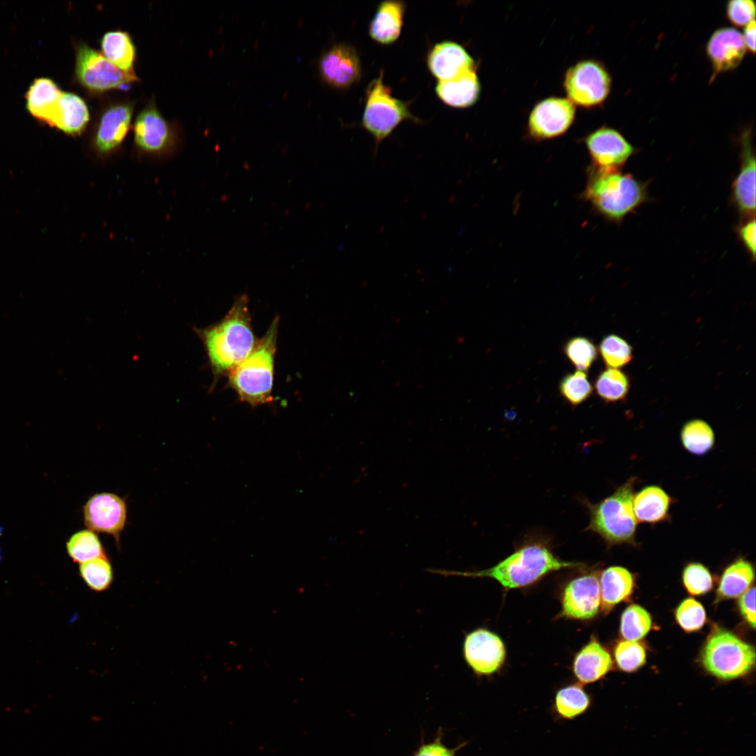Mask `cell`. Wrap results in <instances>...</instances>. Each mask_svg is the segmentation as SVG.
<instances>
[{
	"label": "cell",
	"instance_id": "9",
	"mask_svg": "<svg viewBox=\"0 0 756 756\" xmlns=\"http://www.w3.org/2000/svg\"><path fill=\"white\" fill-rule=\"evenodd\" d=\"M75 74L81 85L94 92L123 87L138 80L134 71L121 70L84 43L76 50Z\"/></svg>",
	"mask_w": 756,
	"mask_h": 756
},
{
	"label": "cell",
	"instance_id": "35",
	"mask_svg": "<svg viewBox=\"0 0 756 756\" xmlns=\"http://www.w3.org/2000/svg\"><path fill=\"white\" fill-rule=\"evenodd\" d=\"M650 613L638 604H631L623 612L620 621V634L626 640L638 641L644 638L652 627Z\"/></svg>",
	"mask_w": 756,
	"mask_h": 756
},
{
	"label": "cell",
	"instance_id": "36",
	"mask_svg": "<svg viewBox=\"0 0 756 756\" xmlns=\"http://www.w3.org/2000/svg\"><path fill=\"white\" fill-rule=\"evenodd\" d=\"M598 349L604 363L609 368H622L633 358L631 346L626 340L617 335L611 334L604 337Z\"/></svg>",
	"mask_w": 756,
	"mask_h": 756
},
{
	"label": "cell",
	"instance_id": "4",
	"mask_svg": "<svg viewBox=\"0 0 756 756\" xmlns=\"http://www.w3.org/2000/svg\"><path fill=\"white\" fill-rule=\"evenodd\" d=\"M582 197L606 219L621 222L648 200L646 185L620 170L588 169Z\"/></svg>",
	"mask_w": 756,
	"mask_h": 756
},
{
	"label": "cell",
	"instance_id": "22",
	"mask_svg": "<svg viewBox=\"0 0 756 756\" xmlns=\"http://www.w3.org/2000/svg\"><path fill=\"white\" fill-rule=\"evenodd\" d=\"M612 668L609 652L595 638H592L576 654L573 670L581 684L594 682L604 677Z\"/></svg>",
	"mask_w": 756,
	"mask_h": 756
},
{
	"label": "cell",
	"instance_id": "19",
	"mask_svg": "<svg viewBox=\"0 0 756 756\" xmlns=\"http://www.w3.org/2000/svg\"><path fill=\"white\" fill-rule=\"evenodd\" d=\"M132 112L130 103H118L106 108L93 136V145L98 153H110L121 144L129 130Z\"/></svg>",
	"mask_w": 756,
	"mask_h": 756
},
{
	"label": "cell",
	"instance_id": "21",
	"mask_svg": "<svg viewBox=\"0 0 756 756\" xmlns=\"http://www.w3.org/2000/svg\"><path fill=\"white\" fill-rule=\"evenodd\" d=\"M662 487L648 485L634 493L633 509L638 522L656 524L668 521L669 510L674 502Z\"/></svg>",
	"mask_w": 756,
	"mask_h": 756
},
{
	"label": "cell",
	"instance_id": "6",
	"mask_svg": "<svg viewBox=\"0 0 756 756\" xmlns=\"http://www.w3.org/2000/svg\"><path fill=\"white\" fill-rule=\"evenodd\" d=\"M704 669L714 677L729 680L750 672L755 663V650L734 633L715 628L708 637L701 653Z\"/></svg>",
	"mask_w": 756,
	"mask_h": 756
},
{
	"label": "cell",
	"instance_id": "26",
	"mask_svg": "<svg viewBox=\"0 0 756 756\" xmlns=\"http://www.w3.org/2000/svg\"><path fill=\"white\" fill-rule=\"evenodd\" d=\"M480 85L475 69L454 78L438 81L435 92L446 104L456 108L470 106L477 100Z\"/></svg>",
	"mask_w": 756,
	"mask_h": 756
},
{
	"label": "cell",
	"instance_id": "38",
	"mask_svg": "<svg viewBox=\"0 0 756 756\" xmlns=\"http://www.w3.org/2000/svg\"><path fill=\"white\" fill-rule=\"evenodd\" d=\"M564 351L577 369L588 370L597 358V349L594 344L584 337H575L566 342Z\"/></svg>",
	"mask_w": 756,
	"mask_h": 756
},
{
	"label": "cell",
	"instance_id": "5",
	"mask_svg": "<svg viewBox=\"0 0 756 756\" xmlns=\"http://www.w3.org/2000/svg\"><path fill=\"white\" fill-rule=\"evenodd\" d=\"M636 477H631L609 496L585 503L590 515L587 531L598 534L609 546L636 545L637 520L633 509Z\"/></svg>",
	"mask_w": 756,
	"mask_h": 756
},
{
	"label": "cell",
	"instance_id": "3",
	"mask_svg": "<svg viewBox=\"0 0 756 756\" xmlns=\"http://www.w3.org/2000/svg\"><path fill=\"white\" fill-rule=\"evenodd\" d=\"M279 321L278 317L274 318L248 356L227 374L229 386L239 400L253 407L273 401Z\"/></svg>",
	"mask_w": 756,
	"mask_h": 756
},
{
	"label": "cell",
	"instance_id": "33",
	"mask_svg": "<svg viewBox=\"0 0 756 756\" xmlns=\"http://www.w3.org/2000/svg\"><path fill=\"white\" fill-rule=\"evenodd\" d=\"M594 386L601 399L606 402H614L626 398L630 384L624 372L617 368H608L600 373Z\"/></svg>",
	"mask_w": 756,
	"mask_h": 756
},
{
	"label": "cell",
	"instance_id": "25",
	"mask_svg": "<svg viewBox=\"0 0 756 756\" xmlns=\"http://www.w3.org/2000/svg\"><path fill=\"white\" fill-rule=\"evenodd\" d=\"M62 93L51 79L36 78L26 94L27 108L34 117L50 126Z\"/></svg>",
	"mask_w": 756,
	"mask_h": 756
},
{
	"label": "cell",
	"instance_id": "18",
	"mask_svg": "<svg viewBox=\"0 0 756 756\" xmlns=\"http://www.w3.org/2000/svg\"><path fill=\"white\" fill-rule=\"evenodd\" d=\"M750 130L741 137V165L732 186L733 202L740 215L748 219L755 213V155Z\"/></svg>",
	"mask_w": 756,
	"mask_h": 756
},
{
	"label": "cell",
	"instance_id": "37",
	"mask_svg": "<svg viewBox=\"0 0 756 756\" xmlns=\"http://www.w3.org/2000/svg\"><path fill=\"white\" fill-rule=\"evenodd\" d=\"M561 395L570 405L576 406L585 401L593 391L592 386L587 379V373L578 370L566 374L560 381Z\"/></svg>",
	"mask_w": 756,
	"mask_h": 756
},
{
	"label": "cell",
	"instance_id": "31",
	"mask_svg": "<svg viewBox=\"0 0 756 756\" xmlns=\"http://www.w3.org/2000/svg\"><path fill=\"white\" fill-rule=\"evenodd\" d=\"M66 550L71 559L79 564L106 556L97 535L89 529L72 535L66 542Z\"/></svg>",
	"mask_w": 756,
	"mask_h": 756
},
{
	"label": "cell",
	"instance_id": "46",
	"mask_svg": "<svg viewBox=\"0 0 756 756\" xmlns=\"http://www.w3.org/2000/svg\"><path fill=\"white\" fill-rule=\"evenodd\" d=\"M755 20H753L745 27L742 34L746 49L752 54L755 52Z\"/></svg>",
	"mask_w": 756,
	"mask_h": 756
},
{
	"label": "cell",
	"instance_id": "45",
	"mask_svg": "<svg viewBox=\"0 0 756 756\" xmlns=\"http://www.w3.org/2000/svg\"><path fill=\"white\" fill-rule=\"evenodd\" d=\"M414 756H455L454 750L445 747L439 739L421 746Z\"/></svg>",
	"mask_w": 756,
	"mask_h": 756
},
{
	"label": "cell",
	"instance_id": "42",
	"mask_svg": "<svg viewBox=\"0 0 756 756\" xmlns=\"http://www.w3.org/2000/svg\"><path fill=\"white\" fill-rule=\"evenodd\" d=\"M726 15L734 26L746 27L755 20V4L750 0H732L727 3Z\"/></svg>",
	"mask_w": 756,
	"mask_h": 756
},
{
	"label": "cell",
	"instance_id": "15",
	"mask_svg": "<svg viewBox=\"0 0 756 756\" xmlns=\"http://www.w3.org/2000/svg\"><path fill=\"white\" fill-rule=\"evenodd\" d=\"M320 75L326 83L338 88H348L360 78V62L356 50L346 43L332 46L318 61Z\"/></svg>",
	"mask_w": 756,
	"mask_h": 756
},
{
	"label": "cell",
	"instance_id": "32",
	"mask_svg": "<svg viewBox=\"0 0 756 756\" xmlns=\"http://www.w3.org/2000/svg\"><path fill=\"white\" fill-rule=\"evenodd\" d=\"M590 705V698L581 685L574 684L560 689L555 696V710L566 719H573L583 713Z\"/></svg>",
	"mask_w": 756,
	"mask_h": 756
},
{
	"label": "cell",
	"instance_id": "24",
	"mask_svg": "<svg viewBox=\"0 0 756 756\" xmlns=\"http://www.w3.org/2000/svg\"><path fill=\"white\" fill-rule=\"evenodd\" d=\"M405 9V3L401 1L381 2L370 23V37L381 44L396 41L401 33Z\"/></svg>",
	"mask_w": 756,
	"mask_h": 756
},
{
	"label": "cell",
	"instance_id": "40",
	"mask_svg": "<svg viewBox=\"0 0 756 756\" xmlns=\"http://www.w3.org/2000/svg\"><path fill=\"white\" fill-rule=\"evenodd\" d=\"M675 617L678 625L686 632L699 630L706 621L704 608L692 598H687L679 604L675 612Z\"/></svg>",
	"mask_w": 756,
	"mask_h": 756
},
{
	"label": "cell",
	"instance_id": "41",
	"mask_svg": "<svg viewBox=\"0 0 756 756\" xmlns=\"http://www.w3.org/2000/svg\"><path fill=\"white\" fill-rule=\"evenodd\" d=\"M682 582L692 595L699 596L708 592L713 587V577L708 569L700 563H690L682 572Z\"/></svg>",
	"mask_w": 756,
	"mask_h": 756
},
{
	"label": "cell",
	"instance_id": "39",
	"mask_svg": "<svg viewBox=\"0 0 756 756\" xmlns=\"http://www.w3.org/2000/svg\"><path fill=\"white\" fill-rule=\"evenodd\" d=\"M614 657L618 668L624 672H634L646 662V650L637 642L621 640L614 650Z\"/></svg>",
	"mask_w": 756,
	"mask_h": 756
},
{
	"label": "cell",
	"instance_id": "8",
	"mask_svg": "<svg viewBox=\"0 0 756 756\" xmlns=\"http://www.w3.org/2000/svg\"><path fill=\"white\" fill-rule=\"evenodd\" d=\"M564 85L573 104L591 108L602 104L607 99L611 88V77L601 63L584 60L567 70Z\"/></svg>",
	"mask_w": 756,
	"mask_h": 756
},
{
	"label": "cell",
	"instance_id": "7",
	"mask_svg": "<svg viewBox=\"0 0 756 756\" xmlns=\"http://www.w3.org/2000/svg\"><path fill=\"white\" fill-rule=\"evenodd\" d=\"M365 95L362 123L377 147L401 122L416 120L408 104L391 95V89L383 82L382 71L369 83Z\"/></svg>",
	"mask_w": 756,
	"mask_h": 756
},
{
	"label": "cell",
	"instance_id": "43",
	"mask_svg": "<svg viewBox=\"0 0 756 756\" xmlns=\"http://www.w3.org/2000/svg\"><path fill=\"white\" fill-rule=\"evenodd\" d=\"M756 223L755 217L746 219L738 227V235L751 258L755 259Z\"/></svg>",
	"mask_w": 756,
	"mask_h": 756
},
{
	"label": "cell",
	"instance_id": "11",
	"mask_svg": "<svg viewBox=\"0 0 756 756\" xmlns=\"http://www.w3.org/2000/svg\"><path fill=\"white\" fill-rule=\"evenodd\" d=\"M585 144L592 160L591 167L598 170H620L636 152L622 133L606 126L590 133Z\"/></svg>",
	"mask_w": 756,
	"mask_h": 756
},
{
	"label": "cell",
	"instance_id": "17",
	"mask_svg": "<svg viewBox=\"0 0 756 756\" xmlns=\"http://www.w3.org/2000/svg\"><path fill=\"white\" fill-rule=\"evenodd\" d=\"M747 51L742 34L732 27L716 29L709 38L706 52L712 67L710 81L720 74L739 66Z\"/></svg>",
	"mask_w": 756,
	"mask_h": 756
},
{
	"label": "cell",
	"instance_id": "44",
	"mask_svg": "<svg viewBox=\"0 0 756 756\" xmlns=\"http://www.w3.org/2000/svg\"><path fill=\"white\" fill-rule=\"evenodd\" d=\"M740 612L746 622L752 628L755 627V588L750 587L740 596L738 600Z\"/></svg>",
	"mask_w": 756,
	"mask_h": 756
},
{
	"label": "cell",
	"instance_id": "30",
	"mask_svg": "<svg viewBox=\"0 0 756 756\" xmlns=\"http://www.w3.org/2000/svg\"><path fill=\"white\" fill-rule=\"evenodd\" d=\"M680 440L685 449L697 456L709 452L715 441L713 430L707 422L701 419H692L686 422L680 430Z\"/></svg>",
	"mask_w": 756,
	"mask_h": 756
},
{
	"label": "cell",
	"instance_id": "20",
	"mask_svg": "<svg viewBox=\"0 0 756 756\" xmlns=\"http://www.w3.org/2000/svg\"><path fill=\"white\" fill-rule=\"evenodd\" d=\"M427 64L438 81L448 80L475 69L474 60L465 49L449 41L438 43L432 48Z\"/></svg>",
	"mask_w": 756,
	"mask_h": 756
},
{
	"label": "cell",
	"instance_id": "12",
	"mask_svg": "<svg viewBox=\"0 0 756 756\" xmlns=\"http://www.w3.org/2000/svg\"><path fill=\"white\" fill-rule=\"evenodd\" d=\"M465 660L478 676H489L504 664L506 650L503 641L495 633L483 628L465 636L463 643Z\"/></svg>",
	"mask_w": 756,
	"mask_h": 756
},
{
	"label": "cell",
	"instance_id": "14",
	"mask_svg": "<svg viewBox=\"0 0 756 756\" xmlns=\"http://www.w3.org/2000/svg\"><path fill=\"white\" fill-rule=\"evenodd\" d=\"M598 573L583 574L570 580L561 595V615L567 618L588 620L594 618L601 607Z\"/></svg>",
	"mask_w": 756,
	"mask_h": 756
},
{
	"label": "cell",
	"instance_id": "23",
	"mask_svg": "<svg viewBox=\"0 0 756 756\" xmlns=\"http://www.w3.org/2000/svg\"><path fill=\"white\" fill-rule=\"evenodd\" d=\"M634 578L626 568L613 566L605 569L600 575L601 608L608 613L617 604L627 600L634 590Z\"/></svg>",
	"mask_w": 756,
	"mask_h": 756
},
{
	"label": "cell",
	"instance_id": "34",
	"mask_svg": "<svg viewBox=\"0 0 756 756\" xmlns=\"http://www.w3.org/2000/svg\"><path fill=\"white\" fill-rule=\"evenodd\" d=\"M79 574L88 587L95 592L107 590L114 578L112 565L106 556L80 564Z\"/></svg>",
	"mask_w": 756,
	"mask_h": 756
},
{
	"label": "cell",
	"instance_id": "28",
	"mask_svg": "<svg viewBox=\"0 0 756 756\" xmlns=\"http://www.w3.org/2000/svg\"><path fill=\"white\" fill-rule=\"evenodd\" d=\"M754 577L751 563L742 558L737 559L724 570L716 591L715 602L740 596L750 587Z\"/></svg>",
	"mask_w": 756,
	"mask_h": 756
},
{
	"label": "cell",
	"instance_id": "13",
	"mask_svg": "<svg viewBox=\"0 0 756 756\" xmlns=\"http://www.w3.org/2000/svg\"><path fill=\"white\" fill-rule=\"evenodd\" d=\"M575 117L574 104L561 97H550L538 103L528 118L529 135L536 140L552 139L564 134Z\"/></svg>",
	"mask_w": 756,
	"mask_h": 756
},
{
	"label": "cell",
	"instance_id": "29",
	"mask_svg": "<svg viewBox=\"0 0 756 756\" xmlns=\"http://www.w3.org/2000/svg\"><path fill=\"white\" fill-rule=\"evenodd\" d=\"M102 55L118 68L134 71L135 47L130 36L122 31L106 33L101 40Z\"/></svg>",
	"mask_w": 756,
	"mask_h": 756
},
{
	"label": "cell",
	"instance_id": "1",
	"mask_svg": "<svg viewBox=\"0 0 756 756\" xmlns=\"http://www.w3.org/2000/svg\"><path fill=\"white\" fill-rule=\"evenodd\" d=\"M194 331L204 345L215 384L219 378L227 375L242 362L255 344L257 339L252 328L248 296L242 294L238 297L230 311L217 323L202 328H194Z\"/></svg>",
	"mask_w": 756,
	"mask_h": 756
},
{
	"label": "cell",
	"instance_id": "10",
	"mask_svg": "<svg viewBox=\"0 0 756 756\" xmlns=\"http://www.w3.org/2000/svg\"><path fill=\"white\" fill-rule=\"evenodd\" d=\"M83 517L89 530L113 536L119 545L127 522V505L115 493H96L83 506Z\"/></svg>",
	"mask_w": 756,
	"mask_h": 756
},
{
	"label": "cell",
	"instance_id": "2",
	"mask_svg": "<svg viewBox=\"0 0 756 756\" xmlns=\"http://www.w3.org/2000/svg\"><path fill=\"white\" fill-rule=\"evenodd\" d=\"M579 566L582 564L559 559L542 544L531 543L485 570L462 572L431 569L430 571L444 576L491 578L505 589H517L532 584L550 573Z\"/></svg>",
	"mask_w": 756,
	"mask_h": 756
},
{
	"label": "cell",
	"instance_id": "47",
	"mask_svg": "<svg viewBox=\"0 0 756 756\" xmlns=\"http://www.w3.org/2000/svg\"><path fill=\"white\" fill-rule=\"evenodd\" d=\"M1 550H0V561H1Z\"/></svg>",
	"mask_w": 756,
	"mask_h": 756
},
{
	"label": "cell",
	"instance_id": "16",
	"mask_svg": "<svg viewBox=\"0 0 756 756\" xmlns=\"http://www.w3.org/2000/svg\"><path fill=\"white\" fill-rule=\"evenodd\" d=\"M134 133L136 145L141 151L147 153L162 154L174 146L172 129L152 104L144 108L137 115Z\"/></svg>",
	"mask_w": 756,
	"mask_h": 756
},
{
	"label": "cell",
	"instance_id": "27",
	"mask_svg": "<svg viewBox=\"0 0 756 756\" xmlns=\"http://www.w3.org/2000/svg\"><path fill=\"white\" fill-rule=\"evenodd\" d=\"M89 120L84 100L74 93L63 92L50 126L66 134L78 135L83 132Z\"/></svg>",
	"mask_w": 756,
	"mask_h": 756
}]
</instances>
